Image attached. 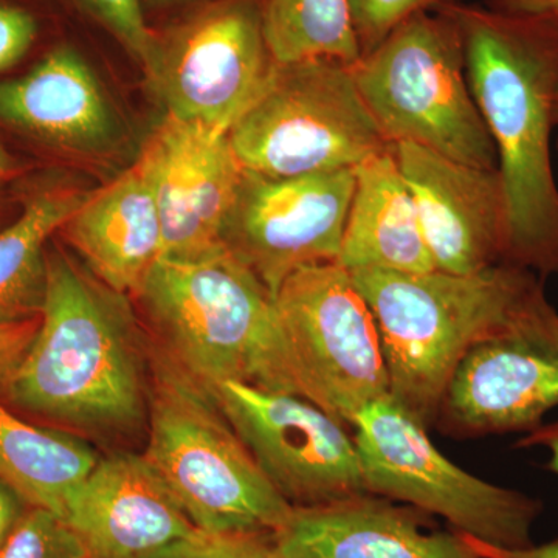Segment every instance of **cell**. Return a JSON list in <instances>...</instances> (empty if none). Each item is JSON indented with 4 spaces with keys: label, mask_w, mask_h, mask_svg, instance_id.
<instances>
[{
    "label": "cell",
    "mask_w": 558,
    "mask_h": 558,
    "mask_svg": "<svg viewBox=\"0 0 558 558\" xmlns=\"http://www.w3.org/2000/svg\"><path fill=\"white\" fill-rule=\"evenodd\" d=\"M465 72L497 149L508 208L505 260L558 277V189L550 135L558 90V22L454 3Z\"/></svg>",
    "instance_id": "1"
},
{
    "label": "cell",
    "mask_w": 558,
    "mask_h": 558,
    "mask_svg": "<svg viewBox=\"0 0 558 558\" xmlns=\"http://www.w3.org/2000/svg\"><path fill=\"white\" fill-rule=\"evenodd\" d=\"M124 296L47 252L39 326L3 385L14 405L65 427L126 433L148 416L145 349Z\"/></svg>",
    "instance_id": "2"
},
{
    "label": "cell",
    "mask_w": 558,
    "mask_h": 558,
    "mask_svg": "<svg viewBox=\"0 0 558 558\" xmlns=\"http://www.w3.org/2000/svg\"><path fill=\"white\" fill-rule=\"evenodd\" d=\"M351 275L379 329L389 398L427 429L435 427L444 392L470 349L545 292V279L505 263L469 275L379 269Z\"/></svg>",
    "instance_id": "3"
},
{
    "label": "cell",
    "mask_w": 558,
    "mask_h": 558,
    "mask_svg": "<svg viewBox=\"0 0 558 558\" xmlns=\"http://www.w3.org/2000/svg\"><path fill=\"white\" fill-rule=\"evenodd\" d=\"M135 299L156 347L205 388L233 380L296 395L274 295L227 250L160 258Z\"/></svg>",
    "instance_id": "4"
},
{
    "label": "cell",
    "mask_w": 558,
    "mask_h": 558,
    "mask_svg": "<svg viewBox=\"0 0 558 558\" xmlns=\"http://www.w3.org/2000/svg\"><path fill=\"white\" fill-rule=\"evenodd\" d=\"M149 438L143 457L201 531L277 534L290 506L204 385L150 347Z\"/></svg>",
    "instance_id": "5"
},
{
    "label": "cell",
    "mask_w": 558,
    "mask_h": 558,
    "mask_svg": "<svg viewBox=\"0 0 558 558\" xmlns=\"http://www.w3.org/2000/svg\"><path fill=\"white\" fill-rule=\"evenodd\" d=\"M352 75L389 145L414 143L459 163L498 170L449 14L421 13L403 22L362 57Z\"/></svg>",
    "instance_id": "6"
},
{
    "label": "cell",
    "mask_w": 558,
    "mask_h": 558,
    "mask_svg": "<svg viewBox=\"0 0 558 558\" xmlns=\"http://www.w3.org/2000/svg\"><path fill=\"white\" fill-rule=\"evenodd\" d=\"M229 140L241 167L267 178L355 170L389 146L352 68L329 60L277 62Z\"/></svg>",
    "instance_id": "7"
},
{
    "label": "cell",
    "mask_w": 558,
    "mask_h": 558,
    "mask_svg": "<svg viewBox=\"0 0 558 558\" xmlns=\"http://www.w3.org/2000/svg\"><path fill=\"white\" fill-rule=\"evenodd\" d=\"M352 428L369 494L442 517L454 531L495 548L534 545L542 502L458 468L391 398L365 407Z\"/></svg>",
    "instance_id": "8"
},
{
    "label": "cell",
    "mask_w": 558,
    "mask_h": 558,
    "mask_svg": "<svg viewBox=\"0 0 558 558\" xmlns=\"http://www.w3.org/2000/svg\"><path fill=\"white\" fill-rule=\"evenodd\" d=\"M274 299L296 395L349 427L389 398L379 329L351 271L339 263L304 267Z\"/></svg>",
    "instance_id": "9"
},
{
    "label": "cell",
    "mask_w": 558,
    "mask_h": 558,
    "mask_svg": "<svg viewBox=\"0 0 558 558\" xmlns=\"http://www.w3.org/2000/svg\"><path fill=\"white\" fill-rule=\"evenodd\" d=\"M154 32L145 72L168 116L219 134H229L277 65L260 0H218Z\"/></svg>",
    "instance_id": "10"
},
{
    "label": "cell",
    "mask_w": 558,
    "mask_h": 558,
    "mask_svg": "<svg viewBox=\"0 0 558 558\" xmlns=\"http://www.w3.org/2000/svg\"><path fill=\"white\" fill-rule=\"evenodd\" d=\"M208 391L264 475L293 508L369 494L354 435L311 400L233 380Z\"/></svg>",
    "instance_id": "11"
},
{
    "label": "cell",
    "mask_w": 558,
    "mask_h": 558,
    "mask_svg": "<svg viewBox=\"0 0 558 558\" xmlns=\"http://www.w3.org/2000/svg\"><path fill=\"white\" fill-rule=\"evenodd\" d=\"M558 409V312L546 292L459 363L435 427L453 438L529 433Z\"/></svg>",
    "instance_id": "12"
},
{
    "label": "cell",
    "mask_w": 558,
    "mask_h": 558,
    "mask_svg": "<svg viewBox=\"0 0 558 558\" xmlns=\"http://www.w3.org/2000/svg\"><path fill=\"white\" fill-rule=\"evenodd\" d=\"M355 170L299 178L242 172L223 222V247L277 295L304 267L337 263L354 193Z\"/></svg>",
    "instance_id": "13"
},
{
    "label": "cell",
    "mask_w": 558,
    "mask_h": 558,
    "mask_svg": "<svg viewBox=\"0 0 558 558\" xmlns=\"http://www.w3.org/2000/svg\"><path fill=\"white\" fill-rule=\"evenodd\" d=\"M137 163L159 209L161 258L201 260L226 252L220 234L244 172L229 134L167 116Z\"/></svg>",
    "instance_id": "14"
},
{
    "label": "cell",
    "mask_w": 558,
    "mask_h": 558,
    "mask_svg": "<svg viewBox=\"0 0 558 558\" xmlns=\"http://www.w3.org/2000/svg\"><path fill=\"white\" fill-rule=\"evenodd\" d=\"M391 148L416 202L435 270L469 275L501 264L508 208L498 170L459 163L414 143Z\"/></svg>",
    "instance_id": "15"
},
{
    "label": "cell",
    "mask_w": 558,
    "mask_h": 558,
    "mask_svg": "<svg viewBox=\"0 0 558 558\" xmlns=\"http://www.w3.org/2000/svg\"><path fill=\"white\" fill-rule=\"evenodd\" d=\"M64 520L90 558H148L201 531L143 454L98 459Z\"/></svg>",
    "instance_id": "16"
},
{
    "label": "cell",
    "mask_w": 558,
    "mask_h": 558,
    "mask_svg": "<svg viewBox=\"0 0 558 558\" xmlns=\"http://www.w3.org/2000/svg\"><path fill=\"white\" fill-rule=\"evenodd\" d=\"M428 513L363 494L293 508L274 535L279 558H481L461 532L436 531Z\"/></svg>",
    "instance_id": "17"
},
{
    "label": "cell",
    "mask_w": 558,
    "mask_h": 558,
    "mask_svg": "<svg viewBox=\"0 0 558 558\" xmlns=\"http://www.w3.org/2000/svg\"><path fill=\"white\" fill-rule=\"evenodd\" d=\"M0 123L51 148L78 154L108 150L120 134L86 54L64 38L25 75L0 81Z\"/></svg>",
    "instance_id": "18"
},
{
    "label": "cell",
    "mask_w": 558,
    "mask_h": 558,
    "mask_svg": "<svg viewBox=\"0 0 558 558\" xmlns=\"http://www.w3.org/2000/svg\"><path fill=\"white\" fill-rule=\"evenodd\" d=\"M61 230L94 277L119 295L137 296L161 258L159 209L138 163L87 196Z\"/></svg>",
    "instance_id": "19"
},
{
    "label": "cell",
    "mask_w": 558,
    "mask_h": 558,
    "mask_svg": "<svg viewBox=\"0 0 558 558\" xmlns=\"http://www.w3.org/2000/svg\"><path fill=\"white\" fill-rule=\"evenodd\" d=\"M337 263L347 270H435L413 194L391 145L355 168Z\"/></svg>",
    "instance_id": "20"
},
{
    "label": "cell",
    "mask_w": 558,
    "mask_h": 558,
    "mask_svg": "<svg viewBox=\"0 0 558 558\" xmlns=\"http://www.w3.org/2000/svg\"><path fill=\"white\" fill-rule=\"evenodd\" d=\"M98 459L80 436L28 424L0 403V480L32 508L64 519L70 498Z\"/></svg>",
    "instance_id": "21"
},
{
    "label": "cell",
    "mask_w": 558,
    "mask_h": 558,
    "mask_svg": "<svg viewBox=\"0 0 558 558\" xmlns=\"http://www.w3.org/2000/svg\"><path fill=\"white\" fill-rule=\"evenodd\" d=\"M87 196L64 185L44 186L0 230V325L39 317L47 284V242Z\"/></svg>",
    "instance_id": "22"
},
{
    "label": "cell",
    "mask_w": 558,
    "mask_h": 558,
    "mask_svg": "<svg viewBox=\"0 0 558 558\" xmlns=\"http://www.w3.org/2000/svg\"><path fill=\"white\" fill-rule=\"evenodd\" d=\"M264 36L279 64L362 60L348 0H260Z\"/></svg>",
    "instance_id": "23"
},
{
    "label": "cell",
    "mask_w": 558,
    "mask_h": 558,
    "mask_svg": "<svg viewBox=\"0 0 558 558\" xmlns=\"http://www.w3.org/2000/svg\"><path fill=\"white\" fill-rule=\"evenodd\" d=\"M100 27L148 69L156 49V32L146 20L143 0H54Z\"/></svg>",
    "instance_id": "24"
},
{
    "label": "cell",
    "mask_w": 558,
    "mask_h": 558,
    "mask_svg": "<svg viewBox=\"0 0 558 558\" xmlns=\"http://www.w3.org/2000/svg\"><path fill=\"white\" fill-rule=\"evenodd\" d=\"M0 558H90L89 550L68 521L47 509L25 512L7 542Z\"/></svg>",
    "instance_id": "25"
},
{
    "label": "cell",
    "mask_w": 558,
    "mask_h": 558,
    "mask_svg": "<svg viewBox=\"0 0 558 558\" xmlns=\"http://www.w3.org/2000/svg\"><path fill=\"white\" fill-rule=\"evenodd\" d=\"M54 0H0V73L27 60L50 39L51 21L47 3Z\"/></svg>",
    "instance_id": "26"
},
{
    "label": "cell",
    "mask_w": 558,
    "mask_h": 558,
    "mask_svg": "<svg viewBox=\"0 0 558 558\" xmlns=\"http://www.w3.org/2000/svg\"><path fill=\"white\" fill-rule=\"evenodd\" d=\"M362 57L380 46L403 22L464 0H348Z\"/></svg>",
    "instance_id": "27"
},
{
    "label": "cell",
    "mask_w": 558,
    "mask_h": 558,
    "mask_svg": "<svg viewBox=\"0 0 558 558\" xmlns=\"http://www.w3.org/2000/svg\"><path fill=\"white\" fill-rule=\"evenodd\" d=\"M148 558H279L274 534L269 532L197 531L191 537L171 543Z\"/></svg>",
    "instance_id": "28"
},
{
    "label": "cell",
    "mask_w": 558,
    "mask_h": 558,
    "mask_svg": "<svg viewBox=\"0 0 558 558\" xmlns=\"http://www.w3.org/2000/svg\"><path fill=\"white\" fill-rule=\"evenodd\" d=\"M38 326L39 317L0 325V389L20 365Z\"/></svg>",
    "instance_id": "29"
},
{
    "label": "cell",
    "mask_w": 558,
    "mask_h": 558,
    "mask_svg": "<svg viewBox=\"0 0 558 558\" xmlns=\"http://www.w3.org/2000/svg\"><path fill=\"white\" fill-rule=\"evenodd\" d=\"M215 2L218 0H143V5L150 28L156 31Z\"/></svg>",
    "instance_id": "30"
},
{
    "label": "cell",
    "mask_w": 558,
    "mask_h": 558,
    "mask_svg": "<svg viewBox=\"0 0 558 558\" xmlns=\"http://www.w3.org/2000/svg\"><path fill=\"white\" fill-rule=\"evenodd\" d=\"M464 538L470 548L475 550L481 558H558V538L542 543V545L534 543L524 549H499L470 537V535H464Z\"/></svg>",
    "instance_id": "31"
},
{
    "label": "cell",
    "mask_w": 558,
    "mask_h": 558,
    "mask_svg": "<svg viewBox=\"0 0 558 558\" xmlns=\"http://www.w3.org/2000/svg\"><path fill=\"white\" fill-rule=\"evenodd\" d=\"M487 7L512 16L558 22V0H488Z\"/></svg>",
    "instance_id": "32"
},
{
    "label": "cell",
    "mask_w": 558,
    "mask_h": 558,
    "mask_svg": "<svg viewBox=\"0 0 558 558\" xmlns=\"http://www.w3.org/2000/svg\"><path fill=\"white\" fill-rule=\"evenodd\" d=\"M25 506L27 501L13 487L0 480V546L7 542L27 512Z\"/></svg>",
    "instance_id": "33"
},
{
    "label": "cell",
    "mask_w": 558,
    "mask_h": 558,
    "mask_svg": "<svg viewBox=\"0 0 558 558\" xmlns=\"http://www.w3.org/2000/svg\"><path fill=\"white\" fill-rule=\"evenodd\" d=\"M519 449L542 447L549 451L548 469L558 475V421L543 424L542 427L524 433L523 438L515 442Z\"/></svg>",
    "instance_id": "34"
},
{
    "label": "cell",
    "mask_w": 558,
    "mask_h": 558,
    "mask_svg": "<svg viewBox=\"0 0 558 558\" xmlns=\"http://www.w3.org/2000/svg\"><path fill=\"white\" fill-rule=\"evenodd\" d=\"M20 174V163L0 143V193Z\"/></svg>",
    "instance_id": "35"
},
{
    "label": "cell",
    "mask_w": 558,
    "mask_h": 558,
    "mask_svg": "<svg viewBox=\"0 0 558 558\" xmlns=\"http://www.w3.org/2000/svg\"><path fill=\"white\" fill-rule=\"evenodd\" d=\"M554 121H556V126H558V90L556 97V108H554Z\"/></svg>",
    "instance_id": "36"
},
{
    "label": "cell",
    "mask_w": 558,
    "mask_h": 558,
    "mask_svg": "<svg viewBox=\"0 0 558 558\" xmlns=\"http://www.w3.org/2000/svg\"><path fill=\"white\" fill-rule=\"evenodd\" d=\"M557 148H558V142H557Z\"/></svg>",
    "instance_id": "37"
}]
</instances>
